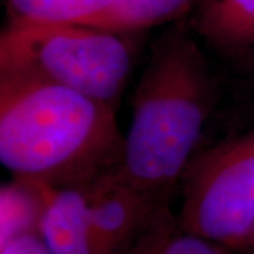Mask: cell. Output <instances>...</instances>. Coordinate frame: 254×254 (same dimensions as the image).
I'll list each match as a JSON object with an SVG mask.
<instances>
[{
  "mask_svg": "<svg viewBox=\"0 0 254 254\" xmlns=\"http://www.w3.org/2000/svg\"><path fill=\"white\" fill-rule=\"evenodd\" d=\"M116 108L51 82L0 73V161L16 181L88 188L116 171Z\"/></svg>",
  "mask_w": 254,
  "mask_h": 254,
  "instance_id": "cell-1",
  "label": "cell"
},
{
  "mask_svg": "<svg viewBox=\"0 0 254 254\" xmlns=\"http://www.w3.org/2000/svg\"><path fill=\"white\" fill-rule=\"evenodd\" d=\"M216 100V82L196 41L173 30L153 48L131 100L119 180L167 203L195 157Z\"/></svg>",
  "mask_w": 254,
  "mask_h": 254,
  "instance_id": "cell-2",
  "label": "cell"
},
{
  "mask_svg": "<svg viewBox=\"0 0 254 254\" xmlns=\"http://www.w3.org/2000/svg\"><path fill=\"white\" fill-rule=\"evenodd\" d=\"M131 66L120 34L82 24L10 21L0 37V73L61 85L113 108Z\"/></svg>",
  "mask_w": 254,
  "mask_h": 254,
  "instance_id": "cell-3",
  "label": "cell"
},
{
  "mask_svg": "<svg viewBox=\"0 0 254 254\" xmlns=\"http://www.w3.org/2000/svg\"><path fill=\"white\" fill-rule=\"evenodd\" d=\"M181 182L180 225L239 249L254 232V127L195 154Z\"/></svg>",
  "mask_w": 254,
  "mask_h": 254,
  "instance_id": "cell-4",
  "label": "cell"
},
{
  "mask_svg": "<svg viewBox=\"0 0 254 254\" xmlns=\"http://www.w3.org/2000/svg\"><path fill=\"white\" fill-rule=\"evenodd\" d=\"M85 193L92 229L109 254L120 253L161 206L119 180L115 173L100 177L85 188Z\"/></svg>",
  "mask_w": 254,
  "mask_h": 254,
  "instance_id": "cell-5",
  "label": "cell"
},
{
  "mask_svg": "<svg viewBox=\"0 0 254 254\" xmlns=\"http://www.w3.org/2000/svg\"><path fill=\"white\" fill-rule=\"evenodd\" d=\"M28 185L40 198L38 233L50 254H109L92 229L85 190Z\"/></svg>",
  "mask_w": 254,
  "mask_h": 254,
  "instance_id": "cell-6",
  "label": "cell"
},
{
  "mask_svg": "<svg viewBox=\"0 0 254 254\" xmlns=\"http://www.w3.org/2000/svg\"><path fill=\"white\" fill-rule=\"evenodd\" d=\"M193 31L227 57L254 53V0H199Z\"/></svg>",
  "mask_w": 254,
  "mask_h": 254,
  "instance_id": "cell-7",
  "label": "cell"
},
{
  "mask_svg": "<svg viewBox=\"0 0 254 254\" xmlns=\"http://www.w3.org/2000/svg\"><path fill=\"white\" fill-rule=\"evenodd\" d=\"M119 254H237L236 250L185 230L167 203L155 209Z\"/></svg>",
  "mask_w": 254,
  "mask_h": 254,
  "instance_id": "cell-8",
  "label": "cell"
},
{
  "mask_svg": "<svg viewBox=\"0 0 254 254\" xmlns=\"http://www.w3.org/2000/svg\"><path fill=\"white\" fill-rule=\"evenodd\" d=\"M199 0H113L82 26L116 34L154 27L182 16Z\"/></svg>",
  "mask_w": 254,
  "mask_h": 254,
  "instance_id": "cell-9",
  "label": "cell"
},
{
  "mask_svg": "<svg viewBox=\"0 0 254 254\" xmlns=\"http://www.w3.org/2000/svg\"><path fill=\"white\" fill-rule=\"evenodd\" d=\"M113 0H7L10 21L81 24Z\"/></svg>",
  "mask_w": 254,
  "mask_h": 254,
  "instance_id": "cell-10",
  "label": "cell"
},
{
  "mask_svg": "<svg viewBox=\"0 0 254 254\" xmlns=\"http://www.w3.org/2000/svg\"><path fill=\"white\" fill-rule=\"evenodd\" d=\"M0 254H50L37 230L24 232L1 242Z\"/></svg>",
  "mask_w": 254,
  "mask_h": 254,
  "instance_id": "cell-11",
  "label": "cell"
},
{
  "mask_svg": "<svg viewBox=\"0 0 254 254\" xmlns=\"http://www.w3.org/2000/svg\"><path fill=\"white\" fill-rule=\"evenodd\" d=\"M235 250V249H233ZM236 250H246V252H254V232L249 236V239L246 240L243 245L240 246Z\"/></svg>",
  "mask_w": 254,
  "mask_h": 254,
  "instance_id": "cell-12",
  "label": "cell"
},
{
  "mask_svg": "<svg viewBox=\"0 0 254 254\" xmlns=\"http://www.w3.org/2000/svg\"><path fill=\"white\" fill-rule=\"evenodd\" d=\"M245 61L249 65V68L252 69V72H254V53L253 54H250L247 58H245Z\"/></svg>",
  "mask_w": 254,
  "mask_h": 254,
  "instance_id": "cell-13",
  "label": "cell"
},
{
  "mask_svg": "<svg viewBox=\"0 0 254 254\" xmlns=\"http://www.w3.org/2000/svg\"><path fill=\"white\" fill-rule=\"evenodd\" d=\"M237 254H254V252H246V250H236Z\"/></svg>",
  "mask_w": 254,
  "mask_h": 254,
  "instance_id": "cell-14",
  "label": "cell"
}]
</instances>
